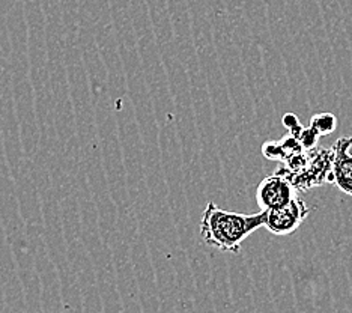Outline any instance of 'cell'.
Segmentation results:
<instances>
[{
    "label": "cell",
    "instance_id": "cell-4",
    "mask_svg": "<svg viewBox=\"0 0 352 313\" xmlns=\"http://www.w3.org/2000/svg\"><path fill=\"white\" fill-rule=\"evenodd\" d=\"M265 213V228L268 232L278 237H285L294 234L301 226L310 214V208L302 199L297 196L289 205L280 208V210Z\"/></svg>",
    "mask_w": 352,
    "mask_h": 313
},
{
    "label": "cell",
    "instance_id": "cell-2",
    "mask_svg": "<svg viewBox=\"0 0 352 313\" xmlns=\"http://www.w3.org/2000/svg\"><path fill=\"white\" fill-rule=\"evenodd\" d=\"M333 163V148L324 149L316 147L307 151V160L300 171L287 175L286 178L294 184V187L298 191L324 186V184H334Z\"/></svg>",
    "mask_w": 352,
    "mask_h": 313
},
{
    "label": "cell",
    "instance_id": "cell-8",
    "mask_svg": "<svg viewBox=\"0 0 352 313\" xmlns=\"http://www.w3.org/2000/svg\"><path fill=\"white\" fill-rule=\"evenodd\" d=\"M319 138H321V136H319L311 127L302 128V130H301V131L298 133V136H297V139L301 142L302 148L306 149V151L316 148V147H318Z\"/></svg>",
    "mask_w": 352,
    "mask_h": 313
},
{
    "label": "cell",
    "instance_id": "cell-3",
    "mask_svg": "<svg viewBox=\"0 0 352 313\" xmlns=\"http://www.w3.org/2000/svg\"><path fill=\"white\" fill-rule=\"evenodd\" d=\"M298 190L285 176L273 173L261 181L256 190V200L261 211H274L289 205L297 197Z\"/></svg>",
    "mask_w": 352,
    "mask_h": 313
},
{
    "label": "cell",
    "instance_id": "cell-1",
    "mask_svg": "<svg viewBox=\"0 0 352 313\" xmlns=\"http://www.w3.org/2000/svg\"><path fill=\"white\" fill-rule=\"evenodd\" d=\"M267 213L239 214L225 211L208 202L201 219V237L204 243L220 252L239 253L244 241L253 232L265 226Z\"/></svg>",
    "mask_w": 352,
    "mask_h": 313
},
{
    "label": "cell",
    "instance_id": "cell-5",
    "mask_svg": "<svg viewBox=\"0 0 352 313\" xmlns=\"http://www.w3.org/2000/svg\"><path fill=\"white\" fill-rule=\"evenodd\" d=\"M352 136L349 138H340L334 142V163L333 175L334 184L339 190L352 196Z\"/></svg>",
    "mask_w": 352,
    "mask_h": 313
},
{
    "label": "cell",
    "instance_id": "cell-9",
    "mask_svg": "<svg viewBox=\"0 0 352 313\" xmlns=\"http://www.w3.org/2000/svg\"><path fill=\"white\" fill-rule=\"evenodd\" d=\"M283 125H285V128H286L287 131H289L292 136H295V138H297L298 133L304 128V127L300 124L298 118L295 116L294 114H286V115L283 116Z\"/></svg>",
    "mask_w": 352,
    "mask_h": 313
},
{
    "label": "cell",
    "instance_id": "cell-7",
    "mask_svg": "<svg viewBox=\"0 0 352 313\" xmlns=\"http://www.w3.org/2000/svg\"><path fill=\"white\" fill-rule=\"evenodd\" d=\"M262 154L267 160H271V162H285V151L282 147V142L280 140H273V142H265L262 147Z\"/></svg>",
    "mask_w": 352,
    "mask_h": 313
},
{
    "label": "cell",
    "instance_id": "cell-6",
    "mask_svg": "<svg viewBox=\"0 0 352 313\" xmlns=\"http://www.w3.org/2000/svg\"><path fill=\"white\" fill-rule=\"evenodd\" d=\"M310 127L322 138V136L331 134L338 128V118L333 114H328V111H325V114H318L311 116Z\"/></svg>",
    "mask_w": 352,
    "mask_h": 313
}]
</instances>
